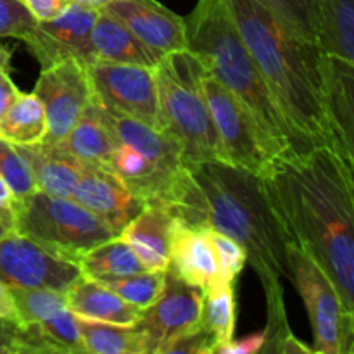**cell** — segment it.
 Returning <instances> with one entry per match:
<instances>
[{
	"instance_id": "obj_42",
	"label": "cell",
	"mask_w": 354,
	"mask_h": 354,
	"mask_svg": "<svg viewBox=\"0 0 354 354\" xmlns=\"http://www.w3.org/2000/svg\"><path fill=\"white\" fill-rule=\"evenodd\" d=\"M10 55L12 52L0 44V71H10Z\"/></svg>"
},
{
	"instance_id": "obj_40",
	"label": "cell",
	"mask_w": 354,
	"mask_h": 354,
	"mask_svg": "<svg viewBox=\"0 0 354 354\" xmlns=\"http://www.w3.org/2000/svg\"><path fill=\"white\" fill-rule=\"evenodd\" d=\"M14 232V211L0 209V239Z\"/></svg>"
},
{
	"instance_id": "obj_34",
	"label": "cell",
	"mask_w": 354,
	"mask_h": 354,
	"mask_svg": "<svg viewBox=\"0 0 354 354\" xmlns=\"http://www.w3.org/2000/svg\"><path fill=\"white\" fill-rule=\"evenodd\" d=\"M35 23L26 7L19 0H0V38L26 40Z\"/></svg>"
},
{
	"instance_id": "obj_20",
	"label": "cell",
	"mask_w": 354,
	"mask_h": 354,
	"mask_svg": "<svg viewBox=\"0 0 354 354\" xmlns=\"http://www.w3.org/2000/svg\"><path fill=\"white\" fill-rule=\"evenodd\" d=\"M68 306L78 318L114 325H137L142 310L131 306L102 283L78 277L64 294Z\"/></svg>"
},
{
	"instance_id": "obj_33",
	"label": "cell",
	"mask_w": 354,
	"mask_h": 354,
	"mask_svg": "<svg viewBox=\"0 0 354 354\" xmlns=\"http://www.w3.org/2000/svg\"><path fill=\"white\" fill-rule=\"evenodd\" d=\"M216 341L203 324L175 335L159 346L156 354H214Z\"/></svg>"
},
{
	"instance_id": "obj_36",
	"label": "cell",
	"mask_w": 354,
	"mask_h": 354,
	"mask_svg": "<svg viewBox=\"0 0 354 354\" xmlns=\"http://www.w3.org/2000/svg\"><path fill=\"white\" fill-rule=\"evenodd\" d=\"M35 21H48L59 16L68 6V0H19Z\"/></svg>"
},
{
	"instance_id": "obj_8",
	"label": "cell",
	"mask_w": 354,
	"mask_h": 354,
	"mask_svg": "<svg viewBox=\"0 0 354 354\" xmlns=\"http://www.w3.org/2000/svg\"><path fill=\"white\" fill-rule=\"evenodd\" d=\"M86 68L93 99L100 107L161 130L156 68L100 59L86 64Z\"/></svg>"
},
{
	"instance_id": "obj_5",
	"label": "cell",
	"mask_w": 354,
	"mask_h": 354,
	"mask_svg": "<svg viewBox=\"0 0 354 354\" xmlns=\"http://www.w3.org/2000/svg\"><path fill=\"white\" fill-rule=\"evenodd\" d=\"M204 66L187 50L169 52L156 64L159 128L182 149L183 166L223 161L203 88Z\"/></svg>"
},
{
	"instance_id": "obj_12",
	"label": "cell",
	"mask_w": 354,
	"mask_h": 354,
	"mask_svg": "<svg viewBox=\"0 0 354 354\" xmlns=\"http://www.w3.org/2000/svg\"><path fill=\"white\" fill-rule=\"evenodd\" d=\"M99 10L68 3L59 16L48 21H37L24 40L41 68L64 59H78L90 64L95 61L92 50V30Z\"/></svg>"
},
{
	"instance_id": "obj_41",
	"label": "cell",
	"mask_w": 354,
	"mask_h": 354,
	"mask_svg": "<svg viewBox=\"0 0 354 354\" xmlns=\"http://www.w3.org/2000/svg\"><path fill=\"white\" fill-rule=\"evenodd\" d=\"M109 2L111 0H68V3H78V6H85L97 10H102Z\"/></svg>"
},
{
	"instance_id": "obj_2",
	"label": "cell",
	"mask_w": 354,
	"mask_h": 354,
	"mask_svg": "<svg viewBox=\"0 0 354 354\" xmlns=\"http://www.w3.org/2000/svg\"><path fill=\"white\" fill-rule=\"evenodd\" d=\"M287 241L328 277L354 313V165L335 149L272 159L259 175Z\"/></svg>"
},
{
	"instance_id": "obj_35",
	"label": "cell",
	"mask_w": 354,
	"mask_h": 354,
	"mask_svg": "<svg viewBox=\"0 0 354 354\" xmlns=\"http://www.w3.org/2000/svg\"><path fill=\"white\" fill-rule=\"evenodd\" d=\"M266 342V332L245 335L242 339H232L227 344L218 346L214 354H256L261 353Z\"/></svg>"
},
{
	"instance_id": "obj_7",
	"label": "cell",
	"mask_w": 354,
	"mask_h": 354,
	"mask_svg": "<svg viewBox=\"0 0 354 354\" xmlns=\"http://www.w3.org/2000/svg\"><path fill=\"white\" fill-rule=\"evenodd\" d=\"M289 280L296 286L313 332V353L353 354L354 313L344 306L328 277L292 242L287 244Z\"/></svg>"
},
{
	"instance_id": "obj_25",
	"label": "cell",
	"mask_w": 354,
	"mask_h": 354,
	"mask_svg": "<svg viewBox=\"0 0 354 354\" xmlns=\"http://www.w3.org/2000/svg\"><path fill=\"white\" fill-rule=\"evenodd\" d=\"M78 266L83 277L95 282H106L145 272L133 249L120 235L100 242L86 251L78 259Z\"/></svg>"
},
{
	"instance_id": "obj_28",
	"label": "cell",
	"mask_w": 354,
	"mask_h": 354,
	"mask_svg": "<svg viewBox=\"0 0 354 354\" xmlns=\"http://www.w3.org/2000/svg\"><path fill=\"white\" fill-rule=\"evenodd\" d=\"M165 277L166 272H147L145 270V272L99 283L113 290L114 294H118L121 299L130 303L131 306L144 311L151 304H154V301L159 297L162 286H165Z\"/></svg>"
},
{
	"instance_id": "obj_19",
	"label": "cell",
	"mask_w": 354,
	"mask_h": 354,
	"mask_svg": "<svg viewBox=\"0 0 354 354\" xmlns=\"http://www.w3.org/2000/svg\"><path fill=\"white\" fill-rule=\"evenodd\" d=\"M33 171L37 190L55 197H71L82 178L85 162L76 159L61 144L17 145Z\"/></svg>"
},
{
	"instance_id": "obj_30",
	"label": "cell",
	"mask_w": 354,
	"mask_h": 354,
	"mask_svg": "<svg viewBox=\"0 0 354 354\" xmlns=\"http://www.w3.org/2000/svg\"><path fill=\"white\" fill-rule=\"evenodd\" d=\"M0 176L12 190L16 201L24 199L37 190L33 171L19 147L0 137Z\"/></svg>"
},
{
	"instance_id": "obj_9",
	"label": "cell",
	"mask_w": 354,
	"mask_h": 354,
	"mask_svg": "<svg viewBox=\"0 0 354 354\" xmlns=\"http://www.w3.org/2000/svg\"><path fill=\"white\" fill-rule=\"evenodd\" d=\"M203 88L220 140L223 161L261 175L272 158L263 145L256 123L241 100L204 68Z\"/></svg>"
},
{
	"instance_id": "obj_17",
	"label": "cell",
	"mask_w": 354,
	"mask_h": 354,
	"mask_svg": "<svg viewBox=\"0 0 354 354\" xmlns=\"http://www.w3.org/2000/svg\"><path fill=\"white\" fill-rule=\"evenodd\" d=\"M171 214L161 203H147L144 209L120 232L147 272H166L169 265Z\"/></svg>"
},
{
	"instance_id": "obj_15",
	"label": "cell",
	"mask_w": 354,
	"mask_h": 354,
	"mask_svg": "<svg viewBox=\"0 0 354 354\" xmlns=\"http://www.w3.org/2000/svg\"><path fill=\"white\" fill-rule=\"evenodd\" d=\"M71 197L118 235L145 206L144 201L135 196L107 166L100 165H85Z\"/></svg>"
},
{
	"instance_id": "obj_32",
	"label": "cell",
	"mask_w": 354,
	"mask_h": 354,
	"mask_svg": "<svg viewBox=\"0 0 354 354\" xmlns=\"http://www.w3.org/2000/svg\"><path fill=\"white\" fill-rule=\"evenodd\" d=\"M52 353L44 339L30 327L10 318H0V354Z\"/></svg>"
},
{
	"instance_id": "obj_37",
	"label": "cell",
	"mask_w": 354,
	"mask_h": 354,
	"mask_svg": "<svg viewBox=\"0 0 354 354\" xmlns=\"http://www.w3.org/2000/svg\"><path fill=\"white\" fill-rule=\"evenodd\" d=\"M19 88L14 85L10 71H0V118L9 111L19 95Z\"/></svg>"
},
{
	"instance_id": "obj_14",
	"label": "cell",
	"mask_w": 354,
	"mask_h": 354,
	"mask_svg": "<svg viewBox=\"0 0 354 354\" xmlns=\"http://www.w3.org/2000/svg\"><path fill=\"white\" fill-rule=\"evenodd\" d=\"M102 10L123 23L159 57L187 50L185 17L158 0H111Z\"/></svg>"
},
{
	"instance_id": "obj_23",
	"label": "cell",
	"mask_w": 354,
	"mask_h": 354,
	"mask_svg": "<svg viewBox=\"0 0 354 354\" xmlns=\"http://www.w3.org/2000/svg\"><path fill=\"white\" fill-rule=\"evenodd\" d=\"M317 41L327 57L354 62V0H318Z\"/></svg>"
},
{
	"instance_id": "obj_4",
	"label": "cell",
	"mask_w": 354,
	"mask_h": 354,
	"mask_svg": "<svg viewBox=\"0 0 354 354\" xmlns=\"http://www.w3.org/2000/svg\"><path fill=\"white\" fill-rule=\"evenodd\" d=\"M187 48L249 111L272 159L311 151L299 140L249 54L227 0H197L185 17Z\"/></svg>"
},
{
	"instance_id": "obj_11",
	"label": "cell",
	"mask_w": 354,
	"mask_h": 354,
	"mask_svg": "<svg viewBox=\"0 0 354 354\" xmlns=\"http://www.w3.org/2000/svg\"><path fill=\"white\" fill-rule=\"evenodd\" d=\"M33 93L40 99L47 118L44 142L59 144L93 97L88 68L78 59H64L41 68Z\"/></svg>"
},
{
	"instance_id": "obj_16",
	"label": "cell",
	"mask_w": 354,
	"mask_h": 354,
	"mask_svg": "<svg viewBox=\"0 0 354 354\" xmlns=\"http://www.w3.org/2000/svg\"><path fill=\"white\" fill-rule=\"evenodd\" d=\"M169 265L180 279L206 292L218 280L213 249L203 228L173 218L169 228Z\"/></svg>"
},
{
	"instance_id": "obj_10",
	"label": "cell",
	"mask_w": 354,
	"mask_h": 354,
	"mask_svg": "<svg viewBox=\"0 0 354 354\" xmlns=\"http://www.w3.org/2000/svg\"><path fill=\"white\" fill-rule=\"evenodd\" d=\"M82 277L76 261L48 251L17 232L0 239V280L9 289H48L68 292Z\"/></svg>"
},
{
	"instance_id": "obj_6",
	"label": "cell",
	"mask_w": 354,
	"mask_h": 354,
	"mask_svg": "<svg viewBox=\"0 0 354 354\" xmlns=\"http://www.w3.org/2000/svg\"><path fill=\"white\" fill-rule=\"evenodd\" d=\"M12 211L14 232L76 263L86 251L118 235L73 197H55L35 190L16 201Z\"/></svg>"
},
{
	"instance_id": "obj_31",
	"label": "cell",
	"mask_w": 354,
	"mask_h": 354,
	"mask_svg": "<svg viewBox=\"0 0 354 354\" xmlns=\"http://www.w3.org/2000/svg\"><path fill=\"white\" fill-rule=\"evenodd\" d=\"M206 237L213 249L214 261H216L218 280L223 282H237L239 275L248 263V252L245 249L228 235L213 228H203Z\"/></svg>"
},
{
	"instance_id": "obj_38",
	"label": "cell",
	"mask_w": 354,
	"mask_h": 354,
	"mask_svg": "<svg viewBox=\"0 0 354 354\" xmlns=\"http://www.w3.org/2000/svg\"><path fill=\"white\" fill-rule=\"evenodd\" d=\"M0 318H10V320H17L16 306H14L12 296H10V290L6 283L0 280Z\"/></svg>"
},
{
	"instance_id": "obj_13",
	"label": "cell",
	"mask_w": 354,
	"mask_h": 354,
	"mask_svg": "<svg viewBox=\"0 0 354 354\" xmlns=\"http://www.w3.org/2000/svg\"><path fill=\"white\" fill-rule=\"evenodd\" d=\"M204 290L166 270L165 286L154 304L142 311L138 327L149 335L152 354L175 335L203 324Z\"/></svg>"
},
{
	"instance_id": "obj_27",
	"label": "cell",
	"mask_w": 354,
	"mask_h": 354,
	"mask_svg": "<svg viewBox=\"0 0 354 354\" xmlns=\"http://www.w3.org/2000/svg\"><path fill=\"white\" fill-rule=\"evenodd\" d=\"M235 322H237V296L235 282L216 280L204 292L203 325L216 341V348L234 339ZM214 348V351H216Z\"/></svg>"
},
{
	"instance_id": "obj_18",
	"label": "cell",
	"mask_w": 354,
	"mask_h": 354,
	"mask_svg": "<svg viewBox=\"0 0 354 354\" xmlns=\"http://www.w3.org/2000/svg\"><path fill=\"white\" fill-rule=\"evenodd\" d=\"M325 92L339 152L354 165V62L324 55Z\"/></svg>"
},
{
	"instance_id": "obj_26",
	"label": "cell",
	"mask_w": 354,
	"mask_h": 354,
	"mask_svg": "<svg viewBox=\"0 0 354 354\" xmlns=\"http://www.w3.org/2000/svg\"><path fill=\"white\" fill-rule=\"evenodd\" d=\"M47 133V118L40 99L21 92L16 102L0 118V137L14 145H35L44 142Z\"/></svg>"
},
{
	"instance_id": "obj_24",
	"label": "cell",
	"mask_w": 354,
	"mask_h": 354,
	"mask_svg": "<svg viewBox=\"0 0 354 354\" xmlns=\"http://www.w3.org/2000/svg\"><path fill=\"white\" fill-rule=\"evenodd\" d=\"M78 318V317H76ZM83 348L92 354H152L149 335L137 325H114L78 318Z\"/></svg>"
},
{
	"instance_id": "obj_21",
	"label": "cell",
	"mask_w": 354,
	"mask_h": 354,
	"mask_svg": "<svg viewBox=\"0 0 354 354\" xmlns=\"http://www.w3.org/2000/svg\"><path fill=\"white\" fill-rule=\"evenodd\" d=\"M90 40H92L95 61L100 59V61L156 68L161 59L147 45L142 44L123 23L104 10H99Z\"/></svg>"
},
{
	"instance_id": "obj_3",
	"label": "cell",
	"mask_w": 354,
	"mask_h": 354,
	"mask_svg": "<svg viewBox=\"0 0 354 354\" xmlns=\"http://www.w3.org/2000/svg\"><path fill=\"white\" fill-rule=\"evenodd\" d=\"M227 2L249 54L294 133L308 149L330 147L339 152L328 118L320 47L294 33L263 0Z\"/></svg>"
},
{
	"instance_id": "obj_39",
	"label": "cell",
	"mask_w": 354,
	"mask_h": 354,
	"mask_svg": "<svg viewBox=\"0 0 354 354\" xmlns=\"http://www.w3.org/2000/svg\"><path fill=\"white\" fill-rule=\"evenodd\" d=\"M16 204V197H14L12 190L6 183V180L0 176V209H12Z\"/></svg>"
},
{
	"instance_id": "obj_1",
	"label": "cell",
	"mask_w": 354,
	"mask_h": 354,
	"mask_svg": "<svg viewBox=\"0 0 354 354\" xmlns=\"http://www.w3.org/2000/svg\"><path fill=\"white\" fill-rule=\"evenodd\" d=\"M171 218L213 228L237 241L258 273L266 297V342L261 353H282L296 335L289 327L283 280H289L287 235L261 178L225 161L182 166L165 201Z\"/></svg>"
},
{
	"instance_id": "obj_22",
	"label": "cell",
	"mask_w": 354,
	"mask_h": 354,
	"mask_svg": "<svg viewBox=\"0 0 354 354\" xmlns=\"http://www.w3.org/2000/svg\"><path fill=\"white\" fill-rule=\"evenodd\" d=\"M59 144L85 165L106 166L111 152L118 145V138L100 106L92 97L82 116Z\"/></svg>"
},
{
	"instance_id": "obj_29",
	"label": "cell",
	"mask_w": 354,
	"mask_h": 354,
	"mask_svg": "<svg viewBox=\"0 0 354 354\" xmlns=\"http://www.w3.org/2000/svg\"><path fill=\"white\" fill-rule=\"evenodd\" d=\"M290 30L318 45V0H263Z\"/></svg>"
}]
</instances>
